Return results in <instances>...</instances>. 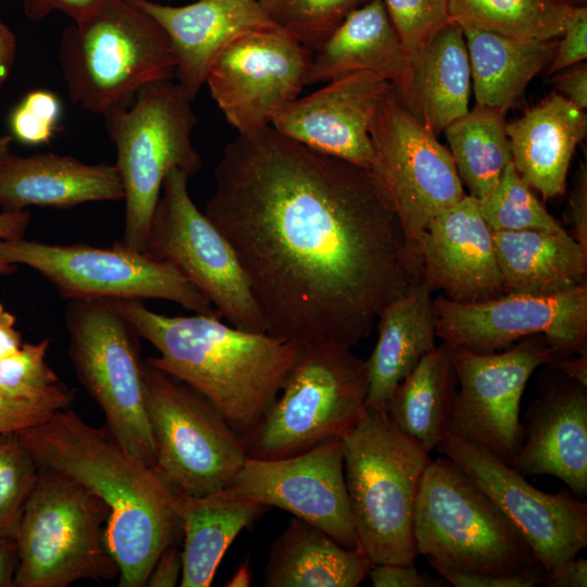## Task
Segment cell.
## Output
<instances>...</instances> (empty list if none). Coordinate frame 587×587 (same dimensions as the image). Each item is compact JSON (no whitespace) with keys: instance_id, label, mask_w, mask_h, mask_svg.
Wrapping results in <instances>:
<instances>
[{"instance_id":"cell-1","label":"cell","mask_w":587,"mask_h":587,"mask_svg":"<svg viewBox=\"0 0 587 587\" xmlns=\"http://www.w3.org/2000/svg\"><path fill=\"white\" fill-rule=\"evenodd\" d=\"M214 182L203 213L233 247L274 337L351 348L424 282L417 246L369 168L267 125L226 145Z\"/></svg>"},{"instance_id":"cell-2","label":"cell","mask_w":587,"mask_h":587,"mask_svg":"<svg viewBox=\"0 0 587 587\" xmlns=\"http://www.w3.org/2000/svg\"><path fill=\"white\" fill-rule=\"evenodd\" d=\"M38 466L66 473L108 505V546L120 587L146 586L160 553L183 536L178 495L153 466L123 448L109 429L70 408L18 432Z\"/></svg>"},{"instance_id":"cell-3","label":"cell","mask_w":587,"mask_h":587,"mask_svg":"<svg viewBox=\"0 0 587 587\" xmlns=\"http://www.w3.org/2000/svg\"><path fill=\"white\" fill-rule=\"evenodd\" d=\"M113 301L159 351L146 360L205 397L241 439L274 402L303 346L210 315L167 316L141 300Z\"/></svg>"},{"instance_id":"cell-4","label":"cell","mask_w":587,"mask_h":587,"mask_svg":"<svg viewBox=\"0 0 587 587\" xmlns=\"http://www.w3.org/2000/svg\"><path fill=\"white\" fill-rule=\"evenodd\" d=\"M341 440L359 548L373 564H413L415 510L429 452L386 409L364 407Z\"/></svg>"},{"instance_id":"cell-5","label":"cell","mask_w":587,"mask_h":587,"mask_svg":"<svg viewBox=\"0 0 587 587\" xmlns=\"http://www.w3.org/2000/svg\"><path fill=\"white\" fill-rule=\"evenodd\" d=\"M414 539L440 574L517 576L545 571L522 532L450 459L432 460L423 477Z\"/></svg>"},{"instance_id":"cell-6","label":"cell","mask_w":587,"mask_h":587,"mask_svg":"<svg viewBox=\"0 0 587 587\" xmlns=\"http://www.w3.org/2000/svg\"><path fill=\"white\" fill-rule=\"evenodd\" d=\"M59 61L72 103L102 116L128 108L142 87L172 79L176 70L165 32L129 0H104L66 27Z\"/></svg>"},{"instance_id":"cell-7","label":"cell","mask_w":587,"mask_h":587,"mask_svg":"<svg viewBox=\"0 0 587 587\" xmlns=\"http://www.w3.org/2000/svg\"><path fill=\"white\" fill-rule=\"evenodd\" d=\"M191 102L173 78L163 79L142 87L128 108L103 116L124 191L120 241L130 250H147L149 228L167 173L176 167L190 177L201 167L191 139L198 123Z\"/></svg>"},{"instance_id":"cell-8","label":"cell","mask_w":587,"mask_h":587,"mask_svg":"<svg viewBox=\"0 0 587 587\" xmlns=\"http://www.w3.org/2000/svg\"><path fill=\"white\" fill-rule=\"evenodd\" d=\"M108 505L84 484L55 469L38 466L16 541L13 587H66L79 579L120 575L105 537Z\"/></svg>"},{"instance_id":"cell-9","label":"cell","mask_w":587,"mask_h":587,"mask_svg":"<svg viewBox=\"0 0 587 587\" xmlns=\"http://www.w3.org/2000/svg\"><path fill=\"white\" fill-rule=\"evenodd\" d=\"M365 361L338 341L307 344L263 417L241 439L248 457L278 459L341 436L364 408Z\"/></svg>"},{"instance_id":"cell-10","label":"cell","mask_w":587,"mask_h":587,"mask_svg":"<svg viewBox=\"0 0 587 587\" xmlns=\"http://www.w3.org/2000/svg\"><path fill=\"white\" fill-rule=\"evenodd\" d=\"M68 301V355L77 378L103 411L104 426L117 442L154 466L139 335L112 299Z\"/></svg>"},{"instance_id":"cell-11","label":"cell","mask_w":587,"mask_h":587,"mask_svg":"<svg viewBox=\"0 0 587 587\" xmlns=\"http://www.w3.org/2000/svg\"><path fill=\"white\" fill-rule=\"evenodd\" d=\"M145 398L154 469L178 495L225 490L247 455L241 438L200 392L143 360Z\"/></svg>"},{"instance_id":"cell-12","label":"cell","mask_w":587,"mask_h":587,"mask_svg":"<svg viewBox=\"0 0 587 587\" xmlns=\"http://www.w3.org/2000/svg\"><path fill=\"white\" fill-rule=\"evenodd\" d=\"M0 258L40 273L67 300L163 299L222 319L212 303L172 264L148 252L112 247L51 245L23 237L0 240Z\"/></svg>"},{"instance_id":"cell-13","label":"cell","mask_w":587,"mask_h":587,"mask_svg":"<svg viewBox=\"0 0 587 587\" xmlns=\"http://www.w3.org/2000/svg\"><path fill=\"white\" fill-rule=\"evenodd\" d=\"M188 179L176 167L165 176L146 252L172 264L230 325L266 333L265 320L233 247L193 203Z\"/></svg>"},{"instance_id":"cell-14","label":"cell","mask_w":587,"mask_h":587,"mask_svg":"<svg viewBox=\"0 0 587 587\" xmlns=\"http://www.w3.org/2000/svg\"><path fill=\"white\" fill-rule=\"evenodd\" d=\"M370 136L371 171L416 245L430 220L466 196L451 153L407 110L394 85L377 105Z\"/></svg>"},{"instance_id":"cell-15","label":"cell","mask_w":587,"mask_h":587,"mask_svg":"<svg viewBox=\"0 0 587 587\" xmlns=\"http://www.w3.org/2000/svg\"><path fill=\"white\" fill-rule=\"evenodd\" d=\"M452 357L458 388L447 432L510 466L523 442L525 386L537 367L553 363L552 350L533 335L492 353L452 348Z\"/></svg>"},{"instance_id":"cell-16","label":"cell","mask_w":587,"mask_h":587,"mask_svg":"<svg viewBox=\"0 0 587 587\" xmlns=\"http://www.w3.org/2000/svg\"><path fill=\"white\" fill-rule=\"evenodd\" d=\"M436 336L476 353L505 350L541 335L555 359L587 349V285L562 294H503L480 302L433 299Z\"/></svg>"},{"instance_id":"cell-17","label":"cell","mask_w":587,"mask_h":587,"mask_svg":"<svg viewBox=\"0 0 587 587\" xmlns=\"http://www.w3.org/2000/svg\"><path fill=\"white\" fill-rule=\"evenodd\" d=\"M313 52L280 29L249 32L226 45L204 83L238 134L271 125L307 85Z\"/></svg>"},{"instance_id":"cell-18","label":"cell","mask_w":587,"mask_h":587,"mask_svg":"<svg viewBox=\"0 0 587 587\" xmlns=\"http://www.w3.org/2000/svg\"><path fill=\"white\" fill-rule=\"evenodd\" d=\"M217 495L280 508L321 528L341 546L359 548L345 482L341 436L289 457H247L229 486Z\"/></svg>"},{"instance_id":"cell-19","label":"cell","mask_w":587,"mask_h":587,"mask_svg":"<svg viewBox=\"0 0 587 587\" xmlns=\"http://www.w3.org/2000/svg\"><path fill=\"white\" fill-rule=\"evenodd\" d=\"M435 449L515 524L546 572L587 547V504L567 487L545 492L511 466L448 432Z\"/></svg>"},{"instance_id":"cell-20","label":"cell","mask_w":587,"mask_h":587,"mask_svg":"<svg viewBox=\"0 0 587 587\" xmlns=\"http://www.w3.org/2000/svg\"><path fill=\"white\" fill-rule=\"evenodd\" d=\"M390 86L372 72H355L297 98L271 125L309 148L371 170L374 153L370 127Z\"/></svg>"},{"instance_id":"cell-21","label":"cell","mask_w":587,"mask_h":587,"mask_svg":"<svg viewBox=\"0 0 587 587\" xmlns=\"http://www.w3.org/2000/svg\"><path fill=\"white\" fill-rule=\"evenodd\" d=\"M416 245L424 282L433 291L459 302L504 294L492 230L471 195L430 220Z\"/></svg>"},{"instance_id":"cell-22","label":"cell","mask_w":587,"mask_h":587,"mask_svg":"<svg viewBox=\"0 0 587 587\" xmlns=\"http://www.w3.org/2000/svg\"><path fill=\"white\" fill-rule=\"evenodd\" d=\"M524 476L552 475L587 495V387L563 374L547 382L528 407L523 442L510 465Z\"/></svg>"},{"instance_id":"cell-23","label":"cell","mask_w":587,"mask_h":587,"mask_svg":"<svg viewBox=\"0 0 587 587\" xmlns=\"http://www.w3.org/2000/svg\"><path fill=\"white\" fill-rule=\"evenodd\" d=\"M165 32L175 58L177 84L193 101L220 51L236 37L257 30L278 29L258 0H198L166 5L151 0H129Z\"/></svg>"},{"instance_id":"cell-24","label":"cell","mask_w":587,"mask_h":587,"mask_svg":"<svg viewBox=\"0 0 587 587\" xmlns=\"http://www.w3.org/2000/svg\"><path fill=\"white\" fill-rule=\"evenodd\" d=\"M124 199L114 164H88L53 152L22 157L8 150L0 159V208H72Z\"/></svg>"},{"instance_id":"cell-25","label":"cell","mask_w":587,"mask_h":587,"mask_svg":"<svg viewBox=\"0 0 587 587\" xmlns=\"http://www.w3.org/2000/svg\"><path fill=\"white\" fill-rule=\"evenodd\" d=\"M372 72L405 90L411 78V53L398 36L383 0L353 9L313 52L307 85Z\"/></svg>"},{"instance_id":"cell-26","label":"cell","mask_w":587,"mask_h":587,"mask_svg":"<svg viewBox=\"0 0 587 587\" xmlns=\"http://www.w3.org/2000/svg\"><path fill=\"white\" fill-rule=\"evenodd\" d=\"M505 129L519 175L544 199L563 195L571 160L587 134L584 110L553 93Z\"/></svg>"},{"instance_id":"cell-27","label":"cell","mask_w":587,"mask_h":587,"mask_svg":"<svg viewBox=\"0 0 587 587\" xmlns=\"http://www.w3.org/2000/svg\"><path fill=\"white\" fill-rule=\"evenodd\" d=\"M471 65L460 25L450 22L411 54V78L399 92L407 110L436 136L469 112Z\"/></svg>"},{"instance_id":"cell-28","label":"cell","mask_w":587,"mask_h":587,"mask_svg":"<svg viewBox=\"0 0 587 587\" xmlns=\"http://www.w3.org/2000/svg\"><path fill=\"white\" fill-rule=\"evenodd\" d=\"M433 290L422 282L384 308L377 341L365 360L369 390L364 407L386 409L396 387L435 349Z\"/></svg>"},{"instance_id":"cell-29","label":"cell","mask_w":587,"mask_h":587,"mask_svg":"<svg viewBox=\"0 0 587 587\" xmlns=\"http://www.w3.org/2000/svg\"><path fill=\"white\" fill-rule=\"evenodd\" d=\"M492 236L504 294L550 296L586 283L587 251L565 229Z\"/></svg>"},{"instance_id":"cell-30","label":"cell","mask_w":587,"mask_h":587,"mask_svg":"<svg viewBox=\"0 0 587 587\" xmlns=\"http://www.w3.org/2000/svg\"><path fill=\"white\" fill-rule=\"evenodd\" d=\"M372 566L360 548H346L321 528L294 516L270 547L264 586L357 587Z\"/></svg>"},{"instance_id":"cell-31","label":"cell","mask_w":587,"mask_h":587,"mask_svg":"<svg viewBox=\"0 0 587 587\" xmlns=\"http://www.w3.org/2000/svg\"><path fill=\"white\" fill-rule=\"evenodd\" d=\"M465 37L476 104L508 112L551 62L557 40L521 39L475 27Z\"/></svg>"},{"instance_id":"cell-32","label":"cell","mask_w":587,"mask_h":587,"mask_svg":"<svg viewBox=\"0 0 587 587\" xmlns=\"http://www.w3.org/2000/svg\"><path fill=\"white\" fill-rule=\"evenodd\" d=\"M178 495V494H177ZM183 527L182 587H209L237 535L267 507L247 499L178 495Z\"/></svg>"},{"instance_id":"cell-33","label":"cell","mask_w":587,"mask_h":587,"mask_svg":"<svg viewBox=\"0 0 587 587\" xmlns=\"http://www.w3.org/2000/svg\"><path fill=\"white\" fill-rule=\"evenodd\" d=\"M457 388L452 348L441 341L396 387L386 410L403 433L430 453L448 429Z\"/></svg>"},{"instance_id":"cell-34","label":"cell","mask_w":587,"mask_h":587,"mask_svg":"<svg viewBox=\"0 0 587 587\" xmlns=\"http://www.w3.org/2000/svg\"><path fill=\"white\" fill-rule=\"evenodd\" d=\"M505 114L476 104L444 129L461 182L477 200L496 188L512 162Z\"/></svg>"},{"instance_id":"cell-35","label":"cell","mask_w":587,"mask_h":587,"mask_svg":"<svg viewBox=\"0 0 587 587\" xmlns=\"http://www.w3.org/2000/svg\"><path fill=\"white\" fill-rule=\"evenodd\" d=\"M452 22L521 39L549 40L563 29L566 0H448Z\"/></svg>"},{"instance_id":"cell-36","label":"cell","mask_w":587,"mask_h":587,"mask_svg":"<svg viewBox=\"0 0 587 587\" xmlns=\"http://www.w3.org/2000/svg\"><path fill=\"white\" fill-rule=\"evenodd\" d=\"M477 201L492 232L564 230L519 175L513 162L507 165L496 188Z\"/></svg>"},{"instance_id":"cell-37","label":"cell","mask_w":587,"mask_h":587,"mask_svg":"<svg viewBox=\"0 0 587 587\" xmlns=\"http://www.w3.org/2000/svg\"><path fill=\"white\" fill-rule=\"evenodd\" d=\"M367 0H258L271 22L315 52L340 22Z\"/></svg>"},{"instance_id":"cell-38","label":"cell","mask_w":587,"mask_h":587,"mask_svg":"<svg viewBox=\"0 0 587 587\" xmlns=\"http://www.w3.org/2000/svg\"><path fill=\"white\" fill-rule=\"evenodd\" d=\"M38 477L18 432L0 433V539L15 537Z\"/></svg>"},{"instance_id":"cell-39","label":"cell","mask_w":587,"mask_h":587,"mask_svg":"<svg viewBox=\"0 0 587 587\" xmlns=\"http://www.w3.org/2000/svg\"><path fill=\"white\" fill-rule=\"evenodd\" d=\"M50 338L37 344H23L16 351L0 359V391L16 400L43 398L64 383L46 361Z\"/></svg>"},{"instance_id":"cell-40","label":"cell","mask_w":587,"mask_h":587,"mask_svg":"<svg viewBox=\"0 0 587 587\" xmlns=\"http://www.w3.org/2000/svg\"><path fill=\"white\" fill-rule=\"evenodd\" d=\"M402 43L412 54L452 22L448 0H383Z\"/></svg>"},{"instance_id":"cell-41","label":"cell","mask_w":587,"mask_h":587,"mask_svg":"<svg viewBox=\"0 0 587 587\" xmlns=\"http://www.w3.org/2000/svg\"><path fill=\"white\" fill-rule=\"evenodd\" d=\"M61 116L62 104L55 93L43 89L32 90L10 113V135L28 146L48 143L57 133Z\"/></svg>"},{"instance_id":"cell-42","label":"cell","mask_w":587,"mask_h":587,"mask_svg":"<svg viewBox=\"0 0 587 587\" xmlns=\"http://www.w3.org/2000/svg\"><path fill=\"white\" fill-rule=\"evenodd\" d=\"M75 391L63 384L37 400H16L0 391V433L20 432L47 421L59 410L70 408Z\"/></svg>"},{"instance_id":"cell-43","label":"cell","mask_w":587,"mask_h":587,"mask_svg":"<svg viewBox=\"0 0 587 587\" xmlns=\"http://www.w3.org/2000/svg\"><path fill=\"white\" fill-rule=\"evenodd\" d=\"M562 38L557 40L554 55L547 66V74L552 75L564 68L582 63L587 58V8L570 5L566 13Z\"/></svg>"},{"instance_id":"cell-44","label":"cell","mask_w":587,"mask_h":587,"mask_svg":"<svg viewBox=\"0 0 587 587\" xmlns=\"http://www.w3.org/2000/svg\"><path fill=\"white\" fill-rule=\"evenodd\" d=\"M373 587H442L444 582L421 574L413 564H373L369 576Z\"/></svg>"},{"instance_id":"cell-45","label":"cell","mask_w":587,"mask_h":587,"mask_svg":"<svg viewBox=\"0 0 587 587\" xmlns=\"http://www.w3.org/2000/svg\"><path fill=\"white\" fill-rule=\"evenodd\" d=\"M104 0H22L23 12L32 21H40L59 11L74 23L93 13Z\"/></svg>"},{"instance_id":"cell-46","label":"cell","mask_w":587,"mask_h":587,"mask_svg":"<svg viewBox=\"0 0 587 587\" xmlns=\"http://www.w3.org/2000/svg\"><path fill=\"white\" fill-rule=\"evenodd\" d=\"M546 571L517 576H487L454 571L440 575L454 587H534L541 585Z\"/></svg>"},{"instance_id":"cell-47","label":"cell","mask_w":587,"mask_h":587,"mask_svg":"<svg viewBox=\"0 0 587 587\" xmlns=\"http://www.w3.org/2000/svg\"><path fill=\"white\" fill-rule=\"evenodd\" d=\"M183 574V552L178 541L170 544L155 560L146 586L174 587L180 583Z\"/></svg>"},{"instance_id":"cell-48","label":"cell","mask_w":587,"mask_h":587,"mask_svg":"<svg viewBox=\"0 0 587 587\" xmlns=\"http://www.w3.org/2000/svg\"><path fill=\"white\" fill-rule=\"evenodd\" d=\"M570 218L574 239L587 251V168L580 164L570 196Z\"/></svg>"},{"instance_id":"cell-49","label":"cell","mask_w":587,"mask_h":587,"mask_svg":"<svg viewBox=\"0 0 587 587\" xmlns=\"http://www.w3.org/2000/svg\"><path fill=\"white\" fill-rule=\"evenodd\" d=\"M555 89L580 110L587 108V65L578 63L551 79Z\"/></svg>"},{"instance_id":"cell-50","label":"cell","mask_w":587,"mask_h":587,"mask_svg":"<svg viewBox=\"0 0 587 587\" xmlns=\"http://www.w3.org/2000/svg\"><path fill=\"white\" fill-rule=\"evenodd\" d=\"M541 585L546 587H586V559L575 557L557 563L545 573Z\"/></svg>"},{"instance_id":"cell-51","label":"cell","mask_w":587,"mask_h":587,"mask_svg":"<svg viewBox=\"0 0 587 587\" xmlns=\"http://www.w3.org/2000/svg\"><path fill=\"white\" fill-rule=\"evenodd\" d=\"M30 222V214L26 210L0 212V240L22 238ZM16 265L10 264L0 258V275H9L15 271Z\"/></svg>"},{"instance_id":"cell-52","label":"cell","mask_w":587,"mask_h":587,"mask_svg":"<svg viewBox=\"0 0 587 587\" xmlns=\"http://www.w3.org/2000/svg\"><path fill=\"white\" fill-rule=\"evenodd\" d=\"M18 565V547L15 537L0 539V587H13Z\"/></svg>"},{"instance_id":"cell-53","label":"cell","mask_w":587,"mask_h":587,"mask_svg":"<svg viewBox=\"0 0 587 587\" xmlns=\"http://www.w3.org/2000/svg\"><path fill=\"white\" fill-rule=\"evenodd\" d=\"M17 40L14 32L0 20V91L14 64Z\"/></svg>"},{"instance_id":"cell-54","label":"cell","mask_w":587,"mask_h":587,"mask_svg":"<svg viewBox=\"0 0 587 587\" xmlns=\"http://www.w3.org/2000/svg\"><path fill=\"white\" fill-rule=\"evenodd\" d=\"M15 316L0 303V359L16 351L22 345V335L15 328Z\"/></svg>"},{"instance_id":"cell-55","label":"cell","mask_w":587,"mask_h":587,"mask_svg":"<svg viewBox=\"0 0 587 587\" xmlns=\"http://www.w3.org/2000/svg\"><path fill=\"white\" fill-rule=\"evenodd\" d=\"M551 365L569 378L587 387V349L557 358Z\"/></svg>"},{"instance_id":"cell-56","label":"cell","mask_w":587,"mask_h":587,"mask_svg":"<svg viewBox=\"0 0 587 587\" xmlns=\"http://www.w3.org/2000/svg\"><path fill=\"white\" fill-rule=\"evenodd\" d=\"M251 585V572L247 563L240 564L230 579L226 583L228 587H248Z\"/></svg>"},{"instance_id":"cell-57","label":"cell","mask_w":587,"mask_h":587,"mask_svg":"<svg viewBox=\"0 0 587 587\" xmlns=\"http://www.w3.org/2000/svg\"><path fill=\"white\" fill-rule=\"evenodd\" d=\"M13 140L14 139L10 134L0 136V159L8 150H10Z\"/></svg>"},{"instance_id":"cell-58","label":"cell","mask_w":587,"mask_h":587,"mask_svg":"<svg viewBox=\"0 0 587 587\" xmlns=\"http://www.w3.org/2000/svg\"><path fill=\"white\" fill-rule=\"evenodd\" d=\"M570 5H583L586 0H566Z\"/></svg>"}]
</instances>
